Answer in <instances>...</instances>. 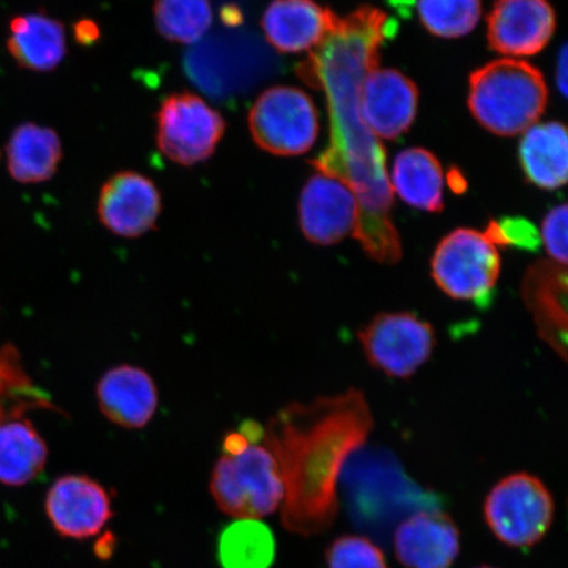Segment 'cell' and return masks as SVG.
<instances>
[{"mask_svg": "<svg viewBox=\"0 0 568 568\" xmlns=\"http://www.w3.org/2000/svg\"><path fill=\"white\" fill-rule=\"evenodd\" d=\"M396 20L372 6L337 17L322 44L296 68L310 88L325 92L329 144L312 161L320 173L336 178L353 191L358 220L353 237L372 260L397 264L403 247L390 217L394 191L387 173L385 145L361 112L362 82L378 69L383 42L394 38Z\"/></svg>", "mask_w": 568, "mask_h": 568, "instance_id": "cell-1", "label": "cell"}, {"mask_svg": "<svg viewBox=\"0 0 568 568\" xmlns=\"http://www.w3.org/2000/svg\"><path fill=\"white\" fill-rule=\"evenodd\" d=\"M373 426L366 397L354 388L290 404L268 423L264 443L282 473L284 528L310 537L332 527L338 513L339 475Z\"/></svg>", "mask_w": 568, "mask_h": 568, "instance_id": "cell-2", "label": "cell"}, {"mask_svg": "<svg viewBox=\"0 0 568 568\" xmlns=\"http://www.w3.org/2000/svg\"><path fill=\"white\" fill-rule=\"evenodd\" d=\"M548 98L541 71L529 62L496 60L470 75L468 106L477 122L497 136L528 131L542 116Z\"/></svg>", "mask_w": 568, "mask_h": 568, "instance_id": "cell-3", "label": "cell"}, {"mask_svg": "<svg viewBox=\"0 0 568 568\" xmlns=\"http://www.w3.org/2000/svg\"><path fill=\"white\" fill-rule=\"evenodd\" d=\"M210 488L220 510L239 520L272 515L284 499L278 460L264 442L223 454L213 467Z\"/></svg>", "mask_w": 568, "mask_h": 568, "instance_id": "cell-4", "label": "cell"}, {"mask_svg": "<svg viewBox=\"0 0 568 568\" xmlns=\"http://www.w3.org/2000/svg\"><path fill=\"white\" fill-rule=\"evenodd\" d=\"M556 504L548 488L527 473L509 475L489 491L485 520L493 535L514 549H529L549 531Z\"/></svg>", "mask_w": 568, "mask_h": 568, "instance_id": "cell-5", "label": "cell"}, {"mask_svg": "<svg viewBox=\"0 0 568 568\" xmlns=\"http://www.w3.org/2000/svg\"><path fill=\"white\" fill-rule=\"evenodd\" d=\"M500 254L485 233L470 229L450 232L436 247L432 276L446 295L488 305L499 280Z\"/></svg>", "mask_w": 568, "mask_h": 568, "instance_id": "cell-6", "label": "cell"}, {"mask_svg": "<svg viewBox=\"0 0 568 568\" xmlns=\"http://www.w3.org/2000/svg\"><path fill=\"white\" fill-rule=\"evenodd\" d=\"M248 128L264 151L291 158L311 151L318 136L316 105L304 91L290 87L268 89L252 106Z\"/></svg>", "mask_w": 568, "mask_h": 568, "instance_id": "cell-7", "label": "cell"}, {"mask_svg": "<svg viewBox=\"0 0 568 568\" xmlns=\"http://www.w3.org/2000/svg\"><path fill=\"white\" fill-rule=\"evenodd\" d=\"M225 132L216 110L190 92L170 95L158 115V142L168 159L183 166L209 160Z\"/></svg>", "mask_w": 568, "mask_h": 568, "instance_id": "cell-8", "label": "cell"}, {"mask_svg": "<svg viewBox=\"0 0 568 568\" xmlns=\"http://www.w3.org/2000/svg\"><path fill=\"white\" fill-rule=\"evenodd\" d=\"M358 339L372 366L402 379L414 375L436 346L433 326L409 312L375 316Z\"/></svg>", "mask_w": 568, "mask_h": 568, "instance_id": "cell-9", "label": "cell"}, {"mask_svg": "<svg viewBox=\"0 0 568 568\" xmlns=\"http://www.w3.org/2000/svg\"><path fill=\"white\" fill-rule=\"evenodd\" d=\"M45 513L60 536L88 539L98 535L113 516L106 489L88 475H63L45 497Z\"/></svg>", "mask_w": 568, "mask_h": 568, "instance_id": "cell-10", "label": "cell"}, {"mask_svg": "<svg viewBox=\"0 0 568 568\" xmlns=\"http://www.w3.org/2000/svg\"><path fill=\"white\" fill-rule=\"evenodd\" d=\"M557 19L549 0H495L488 45L504 55H535L548 47Z\"/></svg>", "mask_w": 568, "mask_h": 568, "instance_id": "cell-11", "label": "cell"}, {"mask_svg": "<svg viewBox=\"0 0 568 568\" xmlns=\"http://www.w3.org/2000/svg\"><path fill=\"white\" fill-rule=\"evenodd\" d=\"M357 220V197L344 182L320 173L305 183L300 201V223L311 243L338 244L353 233Z\"/></svg>", "mask_w": 568, "mask_h": 568, "instance_id": "cell-12", "label": "cell"}, {"mask_svg": "<svg viewBox=\"0 0 568 568\" xmlns=\"http://www.w3.org/2000/svg\"><path fill=\"white\" fill-rule=\"evenodd\" d=\"M161 195L149 178L133 172L113 175L99 195L98 216L118 236L136 239L154 229Z\"/></svg>", "mask_w": 568, "mask_h": 568, "instance_id": "cell-13", "label": "cell"}, {"mask_svg": "<svg viewBox=\"0 0 568 568\" xmlns=\"http://www.w3.org/2000/svg\"><path fill=\"white\" fill-rule=\"evenodd\" d=\"M418 90L408 77L394 69H375L361 89V112L376 138L396 140L414 124Z\"/></svg>", "mask_w": 568, "mask_h": 568, "instance_id": "cell-14", "label": "cell"}, {"mask_svg": "<svg viewBox=\"0 0 568 568\" xmlns=\"http://www.w3.org/2000/svg\"><path fill=\"white\" fill-rule=\"evenodd\" d=\"M394 545L404 568H450L459 556L460 532L442 510H420L397 527Z\"/></svg>", "mask_w": 568, "mask_h": 568, "instance_id": "cell-15", "label": "cell"}, {"mask_svg": "<svg viewBox=\"0 0 568 568\" xmlns=\"http://www.w3.org/2000/svg\"><path fill=\"white\" fill-rule=\"evenodd\" d=\"M567 268L556 261L530 265L521 284V295L537 325L538 336L560 358H567Z\"/></svg>", "mask_w": 568, "mask_h": 568, "instance_id": "cell-16", "label": "cell"}, {"mask_svg": "<svg viewBox=\"0 0 568 568\" xmlns=\"http://www.w3.org/2000/svg\"><path fill=\"white\" fill-rule=\"evenodd\" d=\"M97 399L106 420L125 429H141L158 412L159 389L144 368L120 365L98 382Z\"/></svg>", "mask_w": 568, "mask_h": 568, "instance_id": "cell-17", "label": "cell"}, {"mask_svg": "<svg viewBox=\"0 0 568 568\" xmlns=\"http://www.w3.org/2000/svg\"><path fill=\"white\" fill-rule=\"evenodd\" d=\"M336 19L335 12L314 0H274L262 18V28L276 51L302 53L322 44Z\"/></svg>", "mask_w": 568, "mask_h": 568, "instance_id": "cell-18", "label": "cell"}, {"mask_svg": "<svg viewBox=\"0 0 568 568\" xmlns=\"http://www.w3.org/2000/svg\"><path fill=\"white\" fill-rule=\"evenodd\" d=\"M7 47L20 68L47 73L65 59V28L45 13L20 16L11 20Z\"/></svg>", "mask_w": 568, "mask_h": 568, "instance_id": "cell-19", "label": "cell"}, {"mask_svg": "<svg viewBox=\"0 0 568 568\" xmlns=\"http://www.w3.org/2000/svg\"><path fill=\"white\" fill-rule=\"evenodd\" d=\"M518 158L527 180L542 190H558L567 182L568 138L562 123L532 125L525 131Z\"/></svg>", "mask_w": 568, "mask_h": 568, "instance_id": "cell-20", "label": "cell"}, {"mask_svg": "<svg viewBox=\"0 0 568 568\" xmlns=\"http://www.w3.org/2000/svg\"><path fill=\"white\" fill-rule=\"evenodd\" d=\"M48 446L30 420L10 417L0 425V483L4 486L28 485L44 471Z\"/></svg>", "mask_w": 568, "mask_h": 568, "instance_id": "cell-21", "label": "cell"}, {"mask_svg": "<svg viewBox=\"0 0 568 568\" xmlns=\"http://www.w3.org/2000/svg\"><path fill=\"white\" fill-rule=\"evenodd\" d=\"M390 187L402 201L426 212L444 211V172L436 155L410 148L396 155Z\"/></svg>", "mask_w": 568, "mask_h": 568, "instance_id": "cell-22", "label": "cell"}, {"mask_svg": "<svg viewBox=\"0 0 568 568\" xmlns=\"http://www.w3.org/2000/svg\"><path fill=\"white\" fill-rule=\"evenodd\" d=\"M62 159V145L51 128L21 124L7 144V166L13 180L40 183L51 180Z\"/></svg>", "mask_w": 568, "mask_h": 568, "instance_id": "cell-23", "label": "cell"}, {"mask_svg": "<svg viewBox=\"0 0 568 568\" xmlns=\"http://www.w3.org/2000/svg\"><path fill=\"white\" fill-rule=\"evenodd\" d=\"M273 531L260 520H237L219 537L217 558L222 568H270L275 559Z\"/></svg>", "mask_w": 568, "mask_h": 568, "instance_id": "cell-24", "label": "cell"}, {"mask_svg": "<svg viewBox=\"0 0 568 568\" xmlns=\"http://www.w3.org/2000/svg\"><path fill=\"white\" fill-rule=\"evenodd\" d=\"M154 19L163 38L194 44L212 24L210 0H155Z\"/></svg>", "mask_w": 568, "mask_h": 568, "instance_id": "cell-25", "label": "cell"}, {"mask_svg": "<svg viewBox=\"0 0 568 568\" xmlns=\"http://www.w3.org/2000/svg\"><path fill=\"white\" fill-rule=\"evenodd\" d=\"M425 30L437 38L458 39L474 31L481 17V0H418Z\"/></svg>", "mask_w": 568, "mask_h": 568, "instance_id": "cell-26", "label": "cell"}, {"mask_svg": "<svg viewBox=\"0 0 568 568\" xmlns=\"http://www.w3.org/2000/svg\"><path fill=\"white\" fill-rule=\"evenodd\" d=\"M13 400L16 414L23 416L27 409L54 406L33 383L24 371L23 362L16 346L0 347V403Z\"/></svg>", "mask_w": 568, "mask_h": 568, "instance_id": "cell-27", "label": "cell"}, {"mask_svg": "<svg viewBox=\"0 0 568 568\" xmlns=\"http://www.w3.org/2000/svg\"><path fill=\"white\" fill-rule=\"evenodd\" d=\"M328 568H388L385 554L372 539L343 536L326 550Z\"/></svg>", "mask_w": 568, "mask_h": 568, "instance_id": "cell-28", "label": "cell"}, {"mask_svg": "<svg viewBox=\"0 0 568 568\" xmlns=\"http://www.w3.org/2000/svg\"><path fill=\"white\" fill-rule=\"evenodd\" d=\"M485 234L496 247L516 246L523 251L536 252L541 245L536 225L525 217L507 216L493 220Z\"/></svg>", "mask_w": 568, "mask_h": 568, "instance_id": "cell-29", "label": "cell"}, {"mask_svg": "<svg viewBox=\"0 0 568 568\" xmlns=\"http://www.w3.org/2000/svg\"><path fill=\"white\" fill-rule=\"evenodd\" d=\"M567 205L560 204L546 215L542 239L552 261L567 265Z\"/></svg>", "mask_w": 568, "mask_h": 568, "instance_id": "cell-30", "label": "cell"}, {"mask_svg": "<svg viewBox=\"0 0 568 568\" xmlns=\"http://www.w3.org/2000/svg\"><path fill=\"white\" fill-rule=\"evenodd\" d=\"M568 52L567 45L565 44L562 49H560L557 62V87L560 91V94L567 97V87H568Z\"/></svg>", "mask_w": 568, "mask_h": 568, "instance_id": "cell-31", "label": "cell"}, {"mask_svg": "<svg viewBox=\"0 0 568 568\" xmlns=\"http://www.w3.org/2000/svg\"><path fill=\"white\" fill-rule=\"evenodd\" d=\"M116 549V537L112 535L111 531H106L102 538L98 539L95 545V556L99 559H110L115 552Z\"/></svg>", "mask_w": 568, "mask_h": 568, "instance_id": "cell-32", "label": "cell"}, {"mask_svg": "<svg viewBox=\"0 0 568 568\" xmlns=\"http://www.w3.org/2000/svg\"><path fill=\"white\" fill-rule=\"evenodd\" d=\"M75 34L78 41L82 44H91L98 39L99 30L95 23L91 20H82L80 24L75 27Z\"/></svg>", "mask_w": 568, "mask_h": 568, "instance_id": "cell-33", "label": "cell"}, {"mask_svg": "<svg viewBox=\"0 0 568 568\" xmlns=\"http://www.w3.org/2000/svg\"><path fill=\"white\" fill-rule=\"evenodd\" d=\"M449 184L456 193H464L466 189L465 178L458 172V170H452L449 173Z\"/></svg>", "mask_w": 568, "mask_h": 568, "instance_id": "cell-34", "label": "cell"}, {"mask_svg": "<svg viewBox=\"0 0 568 568\" xmlns=\"http://www.w3.org/2000/svg\"><path fill=\"white\" fill-rule=\"evenodd\" d=\"M389 3L396 7H403L410 6L412 3H414V0H389Z\"/></svg>", "mask_w": 568, "mask_h": 568, "instance_id": "cell-35", "label": "cell"}, {"mask_svg": "<svg viewBox=\"0 0 568 568\" xmlns=\"http://www.w3.org/2000/svg\"><path fill=\"white\" fill-rule=\"evenodd\" d=\"M7 418H9V414L4 410L3 403H0V425H2Z\"/></svg>", "mask_w": 568, "mask_h": 568, "instance_id": "cell-36", "label": "cell"}, {"mask_svg": "<svg viewBox=\"0 0 568 568\" xmlns=\"http://www.w3.org/2000/svg\"><path fill=\"white\" fill-rule=\"evenodd\" d=\"M477 568H496V567H491V566H480V567H477Z\"/></svg>", "mask_w": 568, "mask_h": 568, "instance_id": "cell-37", "label": "cell"}]
</instances>
